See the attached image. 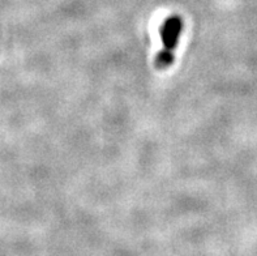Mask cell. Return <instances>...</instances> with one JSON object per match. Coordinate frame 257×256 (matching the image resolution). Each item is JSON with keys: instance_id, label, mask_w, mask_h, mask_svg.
Masks as SVG:
<instances>
[{"instance_id": "1", "label": "cell", "mask_w": 257, "mask_h": 256, "mask_svg": "<svg viewBox=\"0 0 257 256\" xmlns=\"http://www.w3.org/2000/svg\"><path fill=\"white\" fill-rule=\"evenodd\" d=\"M182 20L178 16H171L163 23L161 28V37H162L165 50L173 51L178 45L179 34L182 32Z\"/></svg>"}, {"instance_id": "2", "label": "cell", "mask_w": 257, "mask_h": 256, "mask_svg": "<svg viewBox=\"0 0 257 256\" xmlns=\"http://www.w3.org/2000/svg\"><path fill=\"white\" fill-rule=\"evenodd\" d=\"M173 59H174L173 51L163 50L160 55H158V58H157V65H158V67H161V68H163V67H167V65H170L171 63H173Z\"/></svg>"}]
</instances>
